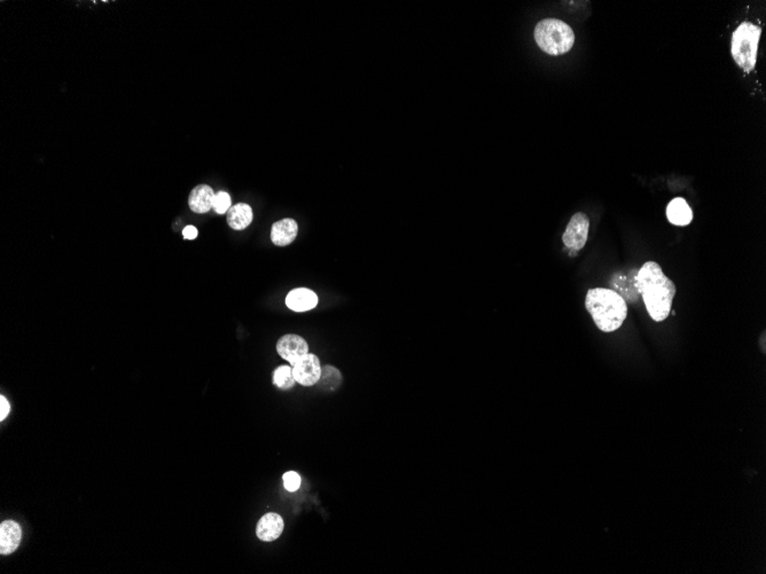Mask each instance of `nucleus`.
I'll use <instances>...</instances> for the list:
<instances>
[{
  "mask_svg": "<svg viewBox=\"0 0 766 574\" xmlns=\"http://www.w3.org/2000/svg\"><path fill=\"white\" fill-rule=\"evenodd\" d=\"M213 188L208 185H199L190 194L188 206L195 213H206L213 208Z\"/></svg>",
  "mask_w": 766,
  "mask_h": 574,
  "instance_id": "nucleus-12",
  "label": "nucleus"
},
{
  "mask_svg": "<svg viewBox=\"0 0 766 574\" xmlns=\"http://www.w3.org/2000/svg\"><path fill=\"white\" fill-rule=\"evenodd\" d=\"M22 530L14 521H6L0 525V554L10 555L15 552L21 542Z\"/></svg>",
  "mask_w": 766,
  "mask_h": 574,
  "instance_id": "nucleus-9",
  "label": "nucleus"
},
{
  "mask_svg": "<svg viewBox=\"0 0 766 574\" xmlns=\"http://www.w3.org/2000/svg\"><path fill=\"white\" fill-rule=\"evenodd\" d=\"M291 368L295 381L303 387H312L319 382L322 376L319 358L312 353L302 356Z\"/></svg>",
  "mask_w": 766,
  "mask_h": 574,
  "instance_id": "nucleus-6",
  "label": "nucleus"
},
{
  "mask_svg": "<svg viewBox=\"0 0 766 574\" xmlns=\"http://www.w3.org/2000/svg\"><path fill=\"white\" fill-rule=\"evenodd\" d=\"M760 34V27L751 22L741 23L733 34L731 44L733 59L744 72H751L756 66Z\"/></svg>",
  "mask_w": 766,
  "mask_h": 574,
  "instance_id": "nucleus-4",
  "label": "nucleus"
},
{
  "mask_svg": "<svg viewBox=\"0 0 766 574\" xmlns=\"http://www.w3.org/2000/svg\"><path fill=\"white\" fill-rule=\"evenodd\" d=\"M295 383H296V381H295L294 375H293V368L289 366H280L273 373V384L277 385L279 389L288 390V389L294 387Z\"/></svg>",
  "mask_w": 766,
  "mask_h": 574,
  "instance_id": "nucleus-16",
  "label": "nucleus"
},
{
  "mask_svg": "<svg viewBox=\"0 0 766 574\" xmlns=\"http://www.w3.org/2000/svg\"><path fill=\"white\" fill-rule=\"evenodd\" d=\"M585 306L597 327L604 333H613L619 329L628 316L626 300L612 289H590L586 293Z\"/></svg>",
  "mask_w": 766,
  "mask_h": 574,
  "instance_id": "nucleus-2",
  "label": "nucleus"
},
{
  "mask_svg": "<svg viewBox=\"0 0 766 574\" xmlns=\"http://www.w3.org/2000/svg\"><path fill=\"white\" fill-rule=\"evenodd\" d=\"M11 406L5 396H0V421H4L10 414Z\"/></svg>",
  "mask_w": 766,
  "mask_h": 574,
  "instance_id": "nucleus-19",
  "label": "nucleus"
},
{
  "mask_svg": "<svg viewBox=\"0 0 766 574\" xmlns=\"http://www.w3.org/2000/svg\"><path fill=\"white\" fill-rule=\"evenodd\" d=\"M284 528L285 523L282 516L275 512H269L257 523L256 535L264 542H272L282 535Z\"/></svg>",
  "mask_w": 766,
  "mask_h": 574,
  "instance_id": "nucleus-8",
  "label": "nucleus"
},
{
  "mask_svg": "<svg viewBox=\"0 0 766 574\" xmlns=\"http://www.w3.org/2000/svg\"><path fill=\"white\" fill-rule=\"evenodd\" d=\"M320 387L322 389H327V390H335L338 389L342 383V375L338 369L335 368L333 366H326L322 369V376H320L319 382Z\"/></svg>",
  "mask_w": 766,
  "mask_h": 574,
  "instance_id": "nucleus-15",
  "label": "nucleus"
},
{
  "mask_svg": "<svg viewBox=\"0 0 766 574\" xmlns=\"http://www.w3.org/2000/svg\"><path fill=\"white\" fill-rule=\"evenodd\" d=\"M298 222L294 219L285 218L275 222L271 229V240L278 247H286L294 242L298 236Z\"/></svg>",
  "mask_w": 766,
  "mask_h": 574,
  "instance_id": "nucleus-10",
  "label": "nucleus"
},
{
  "mask_svg": "<svg viewBox=\"0 0 766 574\" xmlns=\"http://www.w3.org/2000/svg\"><path fill=\"white\" fill-rule=\"evenodd\" d=\"M318 304V296L307 288H298L291 291L286 297V305L295 312H305L315 309Z\"/></svg>",
  "mask_w": 766,
  "mask_h": 574,
  "instance_id": "nucleus-11",
  "label": "nucleus"
},
{
  "mask_svg": "<svg viewBox=\"0 0 766 574\" xmlns=\"http://www.w3.org/2000/svg\"><path fill=\"white\" fill-rule=\"evenodd\" d=\"M197 233L199 232H197V227H194V226H186L183 229V236L186 240H194V239H197Z\"/></svg>",
  "mask_w": 766,
  "mask_h": 574,
  "instance_id": "nucleus-20",
  "label": "nucleus"
},
{
  "mask_svg": "<svg viewBox=\"0 0 766 574\" xmlns=\"http://www.w3.org/2000/svg\"><path fill=\"white\" fill-rule=\"evenodd\" d=\"M635 288L642 295L648 314L654 321L662 322L670 316L677 288L661 266L655 262H645L635 276Z\"/></svg>",
  "mask_w": 766,
  "mask_h": 574,
  "instance_id": "nucleus-1",
  "label": "nucleus"
},
{
  "mask_svg": "<svg viewBox=\"0 0 766 574\" xmlns=\"http://www.w3.org/2000/svg\"><path fill=\"white\" fill-rule=\"evenodd\" d=\"M535 41L548 55H562L572 50L575 34L566 22L557 19H545L535 28Z\"/></svg>",
  "mask_w": 766,
  "mask_h": 574,
  "instance_id": "nucleus-3",
  "label": "nucleus"
},
{
  "mask_svg": "<svg viewBox=\"0 0 766 574\" xmlns=\"http://www.w3.org/2000/svg\"><path fill=\"white\" fill-rule=\"evenodd\" d=\"M282 481L288 492H295L301 486V477L298 472H288L282 476Z\"/></svg>",
  "mask_w": 766,
  "mask_h": 574,
  "instance_id": "nucleus-18",
  "label": "nucleus"
},
{
  "mask_svg": "<svg viewBox=\"0 0 766 574\" xmlns=\"http://www.w3.org/2000/svg\"><path fill=\"white\" fill-rule=\"evenodd\" d=\"M231 196L226 192H218V193L215 194L213 201V209L218 215H224V213H227L230 208H231Z\"/></svg>",
  "mask_w": 766,
  "mask_h": 574,
  "instance_id": "nucleus-17",
  "label": "nucleus"
},
{
  "mask_svg": "<svg viewBox=\"0 0 766 574\" xmlns=\"http://www.w3.org/2000/svg\"><path fill=\"white\" fill-rule=\"evenodd\" d=\"M277 352L293 367L302 356L309 353V345L307 340L298 335H284L277 343Z\"/></svg>",
  "mask_w": 766,
  "mask_h": 574,
  "instance_id": "nucleus-7",
  "label": "nucleus"
},
{
  "mask_svg": "<svg viewBox=\"0 0 766 574\" xmlns=\"http://www.w3.org/2000/svg\"><path fill=\"white\" fill-rule=\"evenodd\" d=\"M666 217L675 226H687L693 220V211L682 197L673 199L666 208Z\"/></svg>",
  "mask_w": 766,
  "mask_h": 574,
  "instance_id": "nucleus-13",
  "label": "nucleus"
},
{
  "mask_svg": "<svg viewBox=\"0 0 766 574\" xmlns=\"http://www.w3.org/2000/svg\"><path fill=\"white\" fill-rule=\"evenodd\" d=\"M253 217V209L251 206H248L246 203H239L230 208L226 215V222L230 227L235 231H242L251 225Z\"/></svg>",
  "mask_w": 766,
  "mask_h": 574,
  "instance_id": "nucleus-14",
  "label": "nucleus"
},
{
  "mask_svg": "<svg viewBox=\"0 0 766 574\" xmlns=\"http://www.w3.org/2000/svg\"><path fill=\"white\" fill-rule=\"evenodd\" d=\"M590 220L585 213H577L572 215L566 231L563 233V243L567 248L574 251H579L584 248L588 241Z\"/></svg>",
  "mask_w": 766,
  "mask_h": 574,
  "instance_id": "nucleus-5",
  "label": "nucleus"
}]
</instances>
